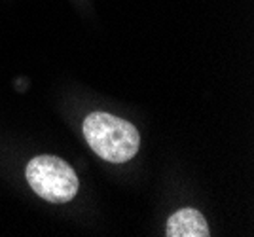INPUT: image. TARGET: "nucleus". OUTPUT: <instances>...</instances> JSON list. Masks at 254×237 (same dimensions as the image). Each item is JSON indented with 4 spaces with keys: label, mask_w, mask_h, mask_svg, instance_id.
<instances>
[{
    "label": "nucleus",
    "mask_w": 254,
    "mask_h": 237,
    "mask_svg": "<svg viewBox=\"0 0 254 237\" xmlns=\"http://www.w3.org/2000/svg\"><path fill=\"white\" fill-rule=\"evenodd\" d=\"M25 175L34 194L50 203H68L78 194V177L61 158L36 156L29 162Z\"/></svg>",
    "instance_id": "f03ea898"
},
{
    "label": "nucleus",
    "mask_w": 254,
    "mask_h": 237,
    "mask_svg": "<svg viewBox=\"0 0 254 237\" xmlns=\"http://www.w3.org/2000/svg\"><path fill=\"white\" fill-rule=\"evenodd\" d=\"M205 216L197 209H180L167 220V237H209Z\"/></svg>",
    "instance_id": "7ed1b4c3"
},
{
    "label": "nucleus",
    "mask_w": 254,
    "mask_h": 237,
    "mask_svg": "<svg viewBox=\"0 0 254 237\" xmlns=\"http://www.w3.org/2000/svg\"><path fill=\"white\" fill-rule=\"evenodd\" d=\"M82 129L91 150L110 163L129 162L140 148L137 127L108 112H91L84 119Z\"/></svg>",
    "instance_id": "f257e3e1"
}]
</instances>
